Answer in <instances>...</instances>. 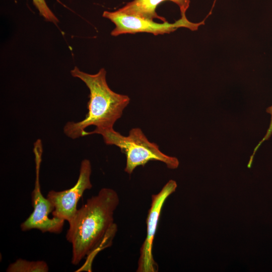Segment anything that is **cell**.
I'll use <instances>...</instances> for the list:
<instances>
[{
  "label": "cell",
  "instance_id": "52a82bcc",
  "mask_svg": "<svg viewBox=\"0 0 272 272\" xmlns=\"http://www.w3.org/2000/svg\"><path fill=\"white\" fill-rule=\"evenodd\" d=\"M92 167L90 161L83 160L81 164L78 179L75 185L72 188L62 191H49L47 198L52 203L53 211V217L70 223L75 216L79 200L86 190L92 187L90 177Z\"/></svg>",
  "mask_w": 272,
  "mask_h": 272
},
{
  "label": "cell",
  "instance_id": "ba28073f",
  "mask_svg": "<svg viewBox=\"0 0 272 272\" xmlns=\"http://www.w3.org/2000/svg\"><path fill=\"white\" fill-rule=\"evenodd\" d=\"M168 1L177 5L180 10L181 17H186L185 13L189 7L190 0H133L118 10L126 15L151 20L157 19L165 22L166 19L158 15L156 10L160 4Z\"/></svg>",
  "mask_w": 272,
  "mask_h": 272
},
{
  "label": "cell",
  "instance_id": "3957f363",
  "mask_svg": "<svg viewBox=\"0 0 272 272\" xmlns=\"http://www.w3.org/2000/svg\"><path fill=\"white\" fill-rule=\"evenodd\" d=\"M92 134H101L106 145H114L120 148L126 156L124 171L127 174H131L137 167L144 166L151 161L163 162L171 169H176L179 166L177 158L161 152L158 145L150 142L140 128L130 129L128 136L122 135L111 128L85 131L83 137Z\"/></svg>",
  "mask_w": 272,
  "mask_h": 272
},
{
  "label": "cell",
  "instance_id": "5b68a950",
  "mask_svg": "<svg viewBox=\"0 0 272 272\" xmlns=\"http://www.w3.org/2000/svg\"><path fill=\"white\" fill-rule=\"evenodd\" d=\"M102 16L114 24L115 27L111 31V35L117 36L121 34L141 32L152 33L154 35H163L173 32L181 27L195 31L200 25L205 24V21L209 15L199 23H193L189 21L186 17H181L173 23L167 21L158 23L153 20L125 14L118 10L114 12L105 11Z\"/></svg>",
  "mask_w": 272,
  "mask_h": 272
},
{
  "label": "cell",
  "instance_id": "8992f818",
  "mask_svg": "<svg viewBox=\"0 0 272 272\" xmlns=\"http://www.w3.org/2000/svg\"><path fill=\"white\" fill-rule=\"evenodd\" d=\"M177 186L175 181L170 180L158 193L152 195L146 220L147 235L140 248L137 272L158 271V265L152 252L154 239L163 205L169 195L176 190Z\"/></svg>",
  "mask_w": 272,
  "mask_h": 272
},
{
  "label": "cell",
  "instance_id": "277c9868",
  "mask_svg": "<svg viewBox=\"0 0 272 272\" xmlns=\"http://www.w3.org/2000/svg\"><path fill=\"white\" fill-rule=\"evenodd\" d=\"M42 151L41 141L37 140L34 144L36 180L35 187L31 194L33 211L21 224V229L23 231L37 229L42 233L59 234L62 230L65 221L54 217L51 218L48 217L54 208L49 200L43 196L40 190L39 171Z\"/></svg>",
  "mask_w": 272,
  "mask_h": 272
},
{
  "label": "cell",
  "instance_id": "6da1fadb",
  "mask_svg": "<svg viewBox=\"0 0 272 272\" xmlns=\"http://www.w3.org/2000/svg\"><path fill=\"white\" fill-rule=\"evenodd\" d=\"M119 203L115 190L103 188L77 210L69 223L66 234V240L72 245V264H79L100 247L105 238L115 234L117 226L113 215Z\"/></svg>",
  "mask_w": 272,
  "mask_h": 272
},
{
  "label": "cell",
  "instance_id": "9c48e42d",
  "mask_svg": "<svg viewBox=\"0 0 272 272\" xmlns=\"http://www.w3.org/2000/svg\"><path fill=\"white\" fill-rule=\"evenodd\" d=\"M49 267L44 261H28L21 258L11 263L6 269L7 272H47Z\"/></svg>",
  "mask_w": 272,
  "mask_h": 272
},
{
  "label": "cell",
  "instance_id": "30bf717a",
  "mask_svg": "<svg viewBox=\"0 0 272 272\" xmlns=\"http://www.w3.org/2000/svg\"><path fill=\"white\" fill-rule=\"evenodd\" d=\"M34 5L38 10L40 14L47 21L54 24L58 22V20L47 5L45 0H32Z\"/></svg>",
  "mask_w": 272,
  "mask_h": 272
},
{
  "label": "cell",
  "instance_id": "8fae6325",
  "mask_svg": "<svg viewBox=\"0 0 272 272\" xmlns=\"http://www.w3.org/2000/svg\"><path fill=\"white\" fill-rule=\"evenodd\" d=\"M266 111L267 113H269L270 116V121L269 125V127L266 131V132L264 136V137L262 138V139L259 142V143L257 145V146L255 147L253 150V152L252 155L251 156L249 160L250 161H253V158L254 156V155L256 153V152L257 151L259 147L261 146V145L262 144L263 142L267 140L271 135L272 134V105L268 107L266 110Z\"/></svg>",
  "mask_w": 272,
  "mask_h": 272
},
{
  "label": "cell",
  "instance_id": "7a4b0ae2",
  "mask_svg": "<svg viewBox=\"0 0 272 272\" xmlns=\"http://www.w3.org/2000/svg\"><path fill=\"white\" fill-rule=\"evenodd\" d=\"M72 76L83 81L90 91L88 102V112L84 119L78 122L69 121L63 127L64 134L76 139L83 137L87 127L96 128H113L130 101L129 97L113 91L106 80V71L101 69L95 74H89L75 66L71 71Z\"/></svg>",
  "mask_w": 272,
  "mask_h": 272
}]
</instances>
